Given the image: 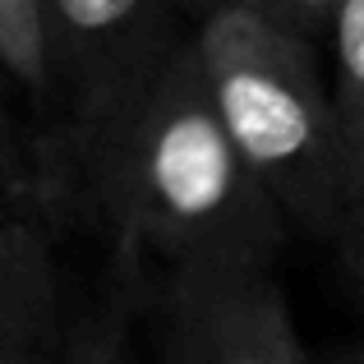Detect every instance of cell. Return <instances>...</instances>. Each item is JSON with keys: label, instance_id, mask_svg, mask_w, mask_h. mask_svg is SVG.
Instances as JSON below:
<instances>
[{"label": "cell", "instance_id": "cell-1", "mask_svg": "<svg viewBox=\"0 0 364 364\" xmlns=\"http://www.w3.org/2000/svg\"><path fill=\"white\" fill-rule=\"evenodd\" d=\"M65 185H79L124 245L166 267H272L291 231L217 120L194 33L79 143Z\"/></svg>", "mask_w": 364, "mask_h": 364}, {"label": "cell", "instance_id": "cell-2", "mask_svg": "<svg viewBox=\"0 0 364 364\" xmlns=\"http://www.w3.org/2000/svg\"><path fill=\"white\" fill-rule=\"evenodd\" d=\"M189 33L213 111L249 176L291 231L332 245L341 231L346 157L323 51L245 0H213Z\"/></svg>", "mask_w": 364, "mask_h": 364}, {"label": "cell", "instance_id": "cell-3", "mask_svg": "<svg viewBox=\"0 0 364 364\" xmlns=\"http://www.w3.org/2000/svg\"><path fill=\"white\" fill-rule=\"evenodd\" d=\"M194 28L180 0H46L55 65V120L46 139L51 185L97 124H107L143 88L166 51Z\"/></svg>", "mask_w": 364, "mask_h": 364}, {"label": "cell", "instance_id": "cell-4", "mask_svg": "<svg viewBox=\"0 0 364 364\" xmlns=\"http://www.w3.org/2000/svg\"><path fill=\"white\" fill-rule=\"evenodd\" d=\"M166 364H304L295 318L272 267H171L161 295Z\"/></svg>", "mask_w": 364, "mask_h": 364}, {"label": "cell", "instance_id": "cell-5", "mask_svg": "<svg viewBox=\"0 0 364 364\" xmlns=\"http://www.w3.org/2000/svg\"><path fill=\"white\" fill-rule=\"evenodd\" d=\"M60 272L42 217L23 203L0 231V364H60Z\"/></svg>", "mask_w": 364, "mask_h": 364}, {"label": "cell", "instance_id": "cell-6", "mask_svg": "<svg viewBox=\"0 0 364 364\" xmlns=\"http://www.w3.org/2000/svg\"><path fill=\"white\" fill-rule=\"evenodd\" d=\"M0 79L55 120V65L46 33V0H0Z\"/></svg>", "mask_w": 364, "mask_h": 364}, {"label": "cell", "instance_id": "cell-7", "mask_svg": "<svg viewBox=\"0 0 364 364\" xmlns=\"http://www.w3.org/2000/svg\"><path fill=\"white\" fill-rule=\"evenodd\" d=\"M323 65H328L332 111H337L341 134H364V0L337 5Z\"/></svg>", "mask_w": 364, "mask_h": 364}, {"label": "cell", "instance_id": "cell-8", "mask_svg": "<svg viewBox=\"0 0 364 364\" xmlns=\"http://www.w3.org/2000/svg\"><path fill=\"white\" fill-rule=\"evenodd\" d=\"M346 157V194H341V231L332 249L346 254V263L364 277V134H341Z\"/></svg>", "mask_w": 364, "mask_h": 364}, {"label": "cell", "instance_id": "cell-9", "mask_svg": "<svg viewBox=\"0 0 364 364\" xmlns=\"http://www.w3.org/2000/svg\"><path fill=\"white\" fill-rule=\"evenodd\" d=\"M213 0H198V9H208ZM249 9H258V14H267L272 23L291 28V33L309 37L314 46H328V33H332V18H337V5L341 0H245Z\"/></svg>", "mask_w": 364, "mask_h": 364}, {"label": "cell", "instance_id": "cell-10", "mask_svg": "<svg viewBox=\"0 0 364 364\" xmlns=\"http://www.w3.org/2000/svg\"><path fill=\"white\" fill-rule=\"evenodd\" d=\"M60 364H139V360H134L129 332L120 328V318H107V323L97 318L92 328H83L79 337L65 341Z\"/></svg>", "mask_w": 364, "mask_h": 364}, {"label": "cell", "instance_id": "cell-11", "mask_svg": "<svg viewBox=\"0 0 364 364\" xmlns=\"http://www.w3.org/2000/svg\"><path fill=\"white\" fill-rule=\"evenodd\" d=\"M23 203H33V185H28V180H9L5 166H0V231H5V222Z\"/></svg>", "mask_w": 364, "mask_h": 364}, {"label": "cell", "instance_id": "cell-12", "mask_svg": "<svg viewBox=\"0 0 364 364\" xmlns=\"http://www.w3.org/2000/svg\"><path fill=\"white\" fill-rule=\"evenodd\" d=\"M180 5H185V14H189V18L198 14V0H180Z\"/></svg>", "mask_w": 364, "mask_h": 364}, {"label": "cell", "instance_id": "cell-13", "mask_svg": "<svg viewBox=\"0 0 364 364\" xmlns=\"http://www.w3.org/2000/svg\"><path fill=\"white\" fill-rule=\"evenodd\" d=\"M355 364H364V350H360V360H355Z\"/></svg>", "mask_w": 364, "mask_h": 364}, {"label": "cell", "instance_id": "cell-14", "mask_svg": "<svg viewBox=\"0 0 364 364\" xmlns=\"http://www.w3.org/2000/svg\"><path fill=\"white\" fill-rule=\"evenodd\" d=\"M0 161H5V148H0Z\"/></svg>", "mask_w": 364, "mask_h": 364}]
</instances>
